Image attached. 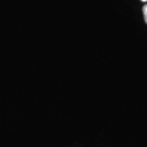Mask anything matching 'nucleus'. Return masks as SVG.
Wrapping results in <instances>:
<instances>
[{"label": "nucleus", "instance_id": "f257e3e1", "mask_svg": "<svg viewBox=\"0 0 147 147\" xmlns=\"http://www.w3.org/2000/svg\"><path fill=\"white\" fill-rule=\"evenodd\" d=\"M143 10V14H144V18L145 20V22L147 23V4L144 5L142 8Z\"/></svg>", "mask_w": 147, "mask_h": 147}, {"label": "nucleus", "instance_id": "f03ea898", "mask_svg": "<svg viewBox=\"0 0 147 147\" xmlns=\"http://www.w3.org/2000/svg\"><path fill=\"white\" fill-rule=\"evenodd\" d=\"M141 1H144V2H145V1H147V0H141Z\"/></svg>", "mask_w": 147, "mask_h": 147}]
</instances>
